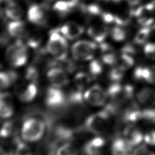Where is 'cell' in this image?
<instances>
[{
    "mask_svg": "<svg viewBox=\"0 0 155 155\" xmlns=\"http://www.w3.org/2000/svg\"><path fill=\"white\" fill-rule=\"evenodd\" d=\"M45 128V123L42 119L30 117L23 122L21 129V135L25 142H35L42 137Z\"/></svg>",
    "mask_w": 155,
    "mask_h": 155,
    "instance_id": "obj_1",
    "label": "cell"
},
{
    "mask_svg": "<svg viewBox=\"0 0 155 155\" xmlns=\"http://www.w3.org/2000/svg\"><path fill=\"white\" fill-rule=\"evenodd\" d=\"M112 114L111 110L106 107L103 110L89 116L84 123L85 129L95 135L101 134L107 129Z\"/></svg>",
    "mask_w": 155,
    "mask_h": 155,
    "instance_id": "obj_2",
    "label": "cell"
},
{
    "mask_svg": "<svg viewBox=\"0 0 155 155\" xmlns=\"http://www.w3.org/2000/svg\"><path fill=\"white\" fill-rule=\"evenodd\" d=\"M68 44L61 33L56 31H52L47 44L48 53L57 61H64L68 54Z\"/></svg>",
    "mask_w": 155,
    "mask_h": 155,
    "instance_id": "obj_3",
    "label": "cell"
},
{
    "mask_svg": "<svg viewBox=\"0 0 155 155\" xmlns=\"http://www.w3.org/2000/svg\"><path fill=\"white\" fill-rule=\"evenodd\" d=\"M5 59L7 62L13 67L23 66L28 59L27 47L22 41H17L7 48L5 52Z\"/></svg>",
    "mask_w": 155,
    "mask_h": 155,
    "instance_id": "obj_4",
    "label": "cell"
},
{
    "mask_svg": "<svg viewBox=\"0 0 155 155\" xmlns=\"http://www.w3.org/2000/svg\"><path fill=\"white\" fill-rule=\"evenodd\" d=\"M97 45L91 41L80 40L71 47V51L73 58L79 61H87L91 60L96 51Z\"/></svg>",
    "mask_w": 155,
    "mask_h": 155,
    "instance_id": "obj_5",
    "label": "cell"
},
{
    "mask_svg": "<svg viewBox=\"0 0 155 155\" xmlns=\"http://www.w3.org/2000/svg\"><path fill=\"white\" fill-rule=\"evenodd\" d=\"M108 97L107 91L97 84L90 87L84 93V101L88 104L93 107L105 105Z\"/></svg>",
    "mask_w": 155,
    "mask_h": 155,
    "instance_id": "obj_6",
    "label": "cell"
},
{
    "mask_svg": "<svg viewBox=\"0 0 155 155\" xmlns=\"http://www.w3.org/2000/svg\"><path fill=\"white\" fill-rule=\"evenodd\" d=\"M65 101V96L61 88L51 86L47 90L45 102L49 108H58L62 106Z\"/></svg>",
    "mask_w": 155,
    "mask_h": 155,
    "instance_id": "obj_7",
    "label": "cell"
},
{
    "mask_svg": "<svg viewBox=\"0 0 155 155\" xmlns=\"http://www.w3.org/2000/svg\"><path fill=\"white\" fill-rule=\"evenodd\" d=\"M134 79L140 82L155 84V65H140L133 71Z\"/></svg>",
    "mask_w": 155,
    "mask_h": 155,
    "instance_id": "obj_8",
    "label": "cell"
},
{
    "mask_svg": "<svg viewBox=\"0 0 155 155\" xmlns=\"http://www.w3.org/2000/svg\"><path fill=\"white\" fill-rule=\"evenodd\" d=\"M47 78L51 86L61 88L68 83L66 71L61 67H51L47 72Z\"/></svg>",
    "mask_w": 155,
    "mask_h": 155,
    "instance_id": "obj_9",
    "label": "cell"
},
{
    "mask_svg": "<svg viewBox=\"0 0 155 155\" xmlns=\"http://www.w3.org/2000/svg\"><path fill=\"white\" fill-rule=\"evenodd\" d=\"M144 134L136 125L130 124L123 131L124 138L132 146H139L143 141Z\"/></svg>",
    "mask_w": 155,
    "mask_h": 155,
    "instance_id": "obj_10",
    "label": "cell"
},
{
    "mask_svg": "<svg viewBox=\"0 0 155 155\" xmlns=\"http://www.w3.org/2000/svg\"><path fill=\"white\" fill-rule=\"evenodd\" d=\"M136 98L137 102L145 107H155V90L144 87L140 88L136 93Z\"/></svg>",
    "mask_w": 155,
    "mask_h": 155,
    "instance_id": "obj_11",
    "label": "cell"
},
{
    "mask_svg": "<svg viewBox=\"0 0 155 155\" xmlns=\"http://www.w3.org/2000/svg\"><path fill=\"white\" fill-rule=\"evenodd\" d=\"M142 109L138 104L131 102L124 109L122 113V120L129 124H134L141 121Z\"/></svg>",
    "mask_w": 155,
    "mask_h": 155,
    "instance_id": "obj_12",
    "label": "cell"
},
{
    "mask_svg": "<svg viewBox=\"0 0 155 155\" xmlns=\"http://www.w3.org/2000/svg\"><path fill=\"white\" fill-rule=\"evenodd\" d=\"M27 18L30 22L38 25H43L47 22V14L43 6L33 4L28 8Z\"/></svg>",
    "mask_w": 155,
    "mask_h": 155,
    "instance_id": "obj_13",
    "label": "cell"
},
{
    "mask_svg": "<svg viewBox=\"0 0 155 155\" xmlns=\"http://www.w3.org/2000/svg\"><path fill=\"white\" fill-rule=\"evenodd\" d=\"M105 143L106 141L102 137L96 136L85 144L84 151L86 155H102Z\"/></svg>",
    "mask_w": 155,
    "mask_h": 155,
    "instance_id": "obj_14",
    "label": "cell"
},
{
    "mask_svg": "<svg viewBox=\"0 0 155 155\" xmlns=\"http://www.w3.org/2000/svg\"><path fill=\"white\" fill-rule=\"evenodd\" d=\"M60 31L65 38L73 40L81 36L84 32V28L74 22H67L62 25Z\"/></svg>",
    "mask_w": 155,
    "mask_h": 155,
    "instance_id": "obj_15",
    "label": "cell"
},
{
    "mask_svg": "<svg viewBox=\"0 0 155 155\" xmlns=\"http://www.w3.org/2000/svg\"><path fill=\"white\" fill-rule=\"evenodd\" d=\"M0 114L2 119L12 117L14 113V107L11 94L7 92H2L1 94Z\"/></svg>",
    "mask_w": 155,
    "mask_h": 155,
    "instance_id": "obj_16",
    "label": "cell"
},
{
    "mask_svg": "<svg viewBox=\"0 0 155 155\" xmlns=\"http://www.w3.org/2000/svg\"><path fill=\"white\" fill-rule=\"evenodd\" d=\"M133 147L124 137H116L111 145V153L113 155H132Z\"/></svg>",
    "mask_w": 155,
    "mask_h": 155,
    "instance_id": "obj_17",
    "label": "cell"
},
{
    "mask_svg": "<svg viewBox=\"0 0 155 155\" xmlns=\"http://www.w3.org/2000/svg\"><path fill=\"white\" fill-rule=\"evenodd\" d=\"M88 35L96 42H102L107 37L108 31L107 27L102 23H93L88 28Z\"/></svg>",
    "mask_w": 155,
    "mask_h": 155,
    "instance_id": "obj_18",
    "label": "cell"
},
{
    "mask_svg": "<svg viewBox=\"0 0 155 155\" xmlns=\"http://www.w3.org/2000/svg\"><path fill=\"white\" fill-rule=\"evenodd\" d=\"M7 31L10 36L17 38L25 37L28 32L25 24L19 20H15L9 22L7 25Z\"/></svg>",
    "mask_w": 155,
    "mask_h": 155,
    "instance_id": "obj_19",
    "label": "cell"
},
{
    "mask_svg": "<svg viewBox=\"0 0 155 155\" xmlns=\"http://www.w3.org/2000/svg\"><path fill=\"white\" fill-rule=\"evenodd\" d=\"M5 13L8 18L13 21L19 20L23 15V10L18 2L10 1L5 7Z\"/></svg>",
    "mask_w": 155,
    "mask_h": 155,
    "instance_id": "obj_20",
    "label": "cell"
},
{
    "mask_svg": "<svg viewBox=\"0 0 155 155\" xmlns=\"http://www.w3.org/2000/svg\"><path fill=\"white\" fill-rule=\"evenodd\" d=\"M38 93V87L36 82H30L19 93L20 101L24 103H28L33 101Z\"/></svg>",
    "mask_w": 155,
    "mask_h": 155,
    "instance_id": "obj_21",
    "label": "cell"
},
{
    "mask_svg": "<svg viewBox=\"0 0 155 155\" xmlns=\"http://www.w3.org/2000/svg\"><path fill=\"white\" fill-rule=\"evenodd\" d=\"M100 47L102 53L101 61L107 65H115L117 56L113 48L107 44H102Z\"/></svg>",
    "mask_w": 155,
    "mask_h": 155,
    "instance_id": "obj_22",
    "label": "cell"
},
{
    "mask_svg": "<svg viewBox=\"0 0 155 155\" xmlns=\"http://www.w3.org/2000/svg\"><path fill=\"white\" fill-rule=\"evenodd\" d=\"M18 79V74L12 70L1 71L0 74V85L2 90L9 88Z\"/></svg>",
    "mask_w": 155,
    "mask_h": 155,
    "instance_id": "obj_23",
    "label": "cell"
},
{
    "mask_svg": "<svg viewBox=\"0 0 155 155\" xmlns=\"http://www.w3.org/2000/svg\"><path fill=\"white\" fill-rule=\"evenodd\" d=\"M91 76L85 72H79L74 77V84L77 90L83 91L91 81Z\"/></svg>",
    "mask_w": 155,
    "mask_h": 155,
    "instance_id": "obj_24",
    "label": "cell"
},
{
    "mask_svg": "<svg viewBox=\"0 0 155 155\" xmlns=\"http://www.w3.org/2000/svg\"><path fill=\"white\" fill-rule=\"evenodd\" d=\"M134 64V60L131 55L122 53L121 55L117 57L115 66L123 71H125L131 68Z\"/></svg>",
    "mask_w": 155,
    "mask_h": 155,
    "instance_id": "obj_25",
    "label": "cell"
},
{
    "mask_svg": "<svg viewBox=\"0 0 155 155\" xmlns=\"http://www.w3.org/2000/svg\"><path fill=\"white\" fill-rule=\"evenodd\" d=\"M76 3L74 0L59 1L54 4L53 8L59 14L64 15L70 12L74 7Z\"/></svg>",
    "mask_w": 155,
    "mask_h": 155,
    "instance_id": "obj_26",
    "label": "cell"
},
{
    "mask_svg": "<svg viewBox=\"0 0 155 155\" xmlns=\"http://www.w3.org/2000/svg\"><path fill=\"white\" fill-rule=\"evenodd\" d=\"M25 38L27 45L33 48L39 47L42 41V35L41 32L35 30L28 31Z\"/></svg>",
    "mask_w": 155,
    "mask_h": 155,
    "instance_id": "obj_27",
    "label": "cell"
},
{
    "mask_svg": "<svg viewBox=\"0 0 155 155\" xmlns=\"http://www.w3.org/2000/svg\"><path fill=\"white\" fill-rule=\"evenodd\" d=\"M151 32V29L150 27H143L141 28L135 36V43L138 45L145 44L149 39Z\"/></svg>",
    "mask_w": 155,
    "mask_h": 155,
    "instance_id": "obj_28",
    "label": "cell"
},
{
    "mask_svg": "<svg viewBox=\"0 0 155 155\" xmlns=\"http://www.w3.org/2000/svg\"><path fill=\"white\" fill-rule=\"evenodd\" d=\"M55 155H78V150L70 142H65L57 148Z\"/></svg>",
    "mask_w": 155,
    "mask_h": 155,
    "instance_id": "obj_29",
    "label": "cell"
},
{
    "mask_svg": "<svg viewBox=\"0 0 155 155\" xmlns=\"http://www.w3.org/2000/svg\"><path fill=\"white\" fill-rule=\"evenodd\" d=\"M141 121L150 125H155V107H145L142 109Z\"/></svg>",
    "mask_w": 155,
    "mask_h": 155,
    "instance_id": "obj_30",
    "label": "cell"
},
{
    "mask_svg": "<svg viewBox=\"0 0 155 155\" xmlns=\"http://www.w3.org/2000/svg\"><path fill=\"white\" fill-rule=\"evenodd\" d=\"M102 62L97 59L92 60L88 66V70L90 74L93 76L99 75L103 70Z\"/></svg>",
    "mask_w": 155,
    "mask_h": 155,
    "instance_id": "obj_31",
    "label": "cell"
},
{
    "mask_svg": "<svg viewBox=\"0 0 155 155\" xmlns=\"http://www.w3.org/2000/svg\"><path fill=\"white\" fill-rule=\"evenodd\" d=\"M111 38L116 41H122L127 36V33L125 30L121 27L116 26L113 27L111 30Z\"/></svg>",
    "mask_w": 155,
    "mask_h": 155,
    "instance_id": "obj_32",
    "label": "cell"
},
{
    "mask_svg": "<svg viewBox=\"0 0 155 155\" xmlns=\"http://www.w3.org/2000/svg\"><path fill=\"white\" fill-rule=\"evenodd\" d=\"M15 155H33L31 148L25 142L19 141L17 143Z\"/></svg>",
    "mask_w": 155,
    "mask_h": 155,
    "instance_id": "obj_33",
    "label": "cell"
},
{
    "mask_svg": "<svg viewBox=\"0 0 155 155\" xmlns=\"http://www.w3.org/2000/svg\"><path fill=\"white\" fill-rule=\"evenodd\" d=\"M124 72L115 66L110 71L109 78L113 82H119L124 76Z\"/></svg>",
    "mask_w": 155,
    "mask_h": 155,
    "instance_id": "obj_34",
    "label": "cell"
},
{
    "mask_svg": "<svg viewBox=\"0 0 155 155\" xmlns=\"http://www.w3.org/2000/svg\"><path fill=\"white\" fill-rule=\"evenodd\" d=\"M145 56L151 60H155V42H147L143 48Z\"/></svg>",
    "mask_w": 155,
    "mask_h": 155,
    "instance_id": "obj_35",
    "label": "cell"
},
{
    "mask_svg": "<svg viewBox=\"0 0 155 155\" xmlns=\"http://www.w3.org/2000/svg\"><path fill=\"white\" fill-rule=\"evenodd\" d=\"M13 128V124L12 121H6L2 126L1 130V136L3 138H7L10 136Z\"/></svg>",
    "mask_w": 155,
    "mask_h": 155,
    "instance_id": "obj_36",
    "label": "cell"
},
{
    "mask_svg": "<svg viewBox=\"0 0 155 155\" xmlns=\"http://www.w3.org/2000/svg\"><path fill=\"white\" fill-rule=\"evenodd\" d=\"M39 76V73L34 66H30L26 70L25 78L30 82H36Z\"/></svg>",
    "mask_w": 155,
    "mask_h": 155,
    "instance_id": "obj_37",
    "label": "cell"
},
{
    "mask_svg": "<svg viewBox=\"0 0 155 155\" xmlns=\"http://www.w3.org/2000/svg\"><path fill=\"white\" fill-rule=\"evenodd\" d=\"M143 141L147 145L155 147V129L150 130L144 134Z\"/></svg>",
    "mask_w": 155,
    "mask_h": 155,
    "instance_id": "obj_38",
    "label": "cell"
},
{
    "mask_svg": "<svg viewBox=\"0 0 155 155\" xmlns=\"http://www.w3.org/2000/svg\"><path fill=\"white\" fill-rule=\"evenodd\" d=\"M132 155H155V153L145 145H140L133 151Z\"/></svg>",
    "mask_w": 155,
    "mask_h": 155,
    "instance_id": "obj_39",
    "label": "cell"
},
{
    "mask_svg": "<svg viewBox=\"0 0 155 155\" xmlns=\"http://www.w3.org/2000/svg\"><path fill=\"white\" fill-rule=\"evenodd\" d=\"M22 1H29L30 0H22Z\"/></svg>",
    "mask_w": 155,
    "mask_h": 155,
    "instance_id": "obj_40",
    "label": "cell"
},
{
    "mask_svg": "<svg viewBox=\"0 0 155 155\" xmlns=\"http://www.w3.org/2000/svg\"><path fill=\"white\" fill-rule=\"evenodd\" d=\"M114 1H117V0H114Z\"/></svg>",
    "mask_w": 155,
    "mask_h": 155,
    "instance_id": "obj_41",
    "label": "cell"
}]
</instances>
